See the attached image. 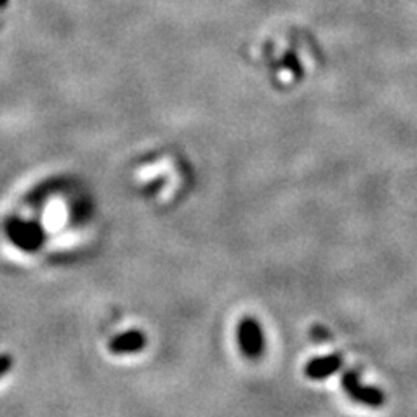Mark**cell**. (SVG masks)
I'll return each mask as SVG.
<instances>
[{"instance_id": "cell-1", "label": "cell", "mask_w": 417, "mask_h": 417, "mask_svg": "<svg viewBox=\"0 0 417 417\" xmlns=\"http://www.w3.org/2000/svg\"><path fill=\"white\" fill-rule=\"evenodd\" d=\"M6 233L9 240L23 252H37L45 242V230L38 221L10 217L7 219Z\"/></svg>"}, {"instance_id": "cell-2", "label": "cell", "mask_w": 417, "mask_h": 417, "mask_svg": "<svg viewBox=\"0 0 417 417\" xmlns=\"http://www.w3.org/2000/svg\"><path fill=\"white\" fill-rule=\"evenodd\" d=\"M238 346H240L242 355L249 360H256L265 351V334H263L261 325L252 316H244L238 323L237 329Z\"/></svg>"}, {"instance_id": "cell-3", "label": "cell", "mask_w": 417, "mask_h": 417, "mask_svg": "<svg viewBox=\"0 0 417 417\" xmlns=\"http://www.w3.org/2000/svg\"><path fill=\"white\" fill-rule=\"evenodd\" d=\"M341 384H343L344 393H346L351 400L358 402V404L367 405V407H374V409L381 407V405L384 404L383 391L376 386L363 384L355 370H346V372L343 374Z\"/></svg>"}, {"instance_id": "cell-4", "label": "cell", "mask_w": 417, "mask_h": 417, "mask_svg": "<svg viewBox=\"0 0 417 417\" xmlns=\"http://www.w3.org/2000/svg\"><path fill=\"white\" fill-rule=\"evenodd\" d=\"M343 365V356L341 355H325L315 356L309 360L305 367V376L313 381H322L336 374Z\"/></svg>"}, {"instance_id": "cell-5", "label": "cell", "mask_w": 417, "mask_h": 417, "mask_svg": "<svg viewBox=\"0 0 417 417\" xmlns=\"http://www.w3.org/2000/svg\"><path fill=\"white\" fill-rule=\"evenodd\" d=\"M146 346V336L142 330L133 329L127 332L117 334L115 337H112L108 343L110 353L113 355H131V353L142 351Z\"/></svg>"}, {"instance_id": "cell-6", "label": "cell", "mask_w": 417, "mask_h": 417, "mask_svg": "<svg viewBox=\"0 0 417 417\" xmlns=\"http://www.w3.org/2000/svg\"><path fill=\"white\" fill-rule=\"evenodd\" d=\"M13 365H14L13 356L7 355V353H2V355H0V377L6 376V374L13 369Z\"/></svg>"}, {"instance_id": "cell-7", "label": "cell", "mask_w": 417, "mask_h": 417, "mask_svg": "<svg viewBox=\"0 0 417 417\" xmlns=\"http://www.w3.org/2000/svg\"><path fill=\"white\" fill-rule=\"evenodd\" d=\"M7 2H9V0H0V9H3V7L7 6Z\"/></svg>"}]
</instances>
